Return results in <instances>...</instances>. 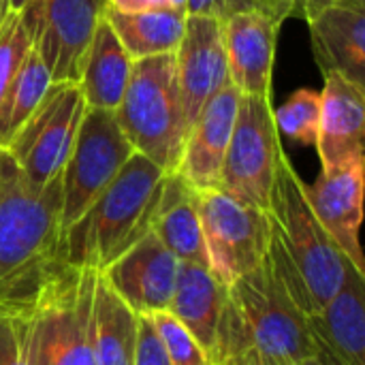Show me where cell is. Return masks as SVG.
Returning a JSON list of instances; mask_svg holds the SVG:
<instances>
[{
    "label": "cell",
    "instance_id": "6da1fadb",
    "mask_svg": "<svg viewBox=\"0 0 365 365\" xmlns=\"http://www.w3.org/2000/svg\"><path fill=\"white\" fill-rule=\"evenodd\" d=\"M60 210L62 175L38 188L0 150V306H32L66 265Z\"/></svg>",
    "mask_w": 365,
    "mask_h": 365
},
{
    "label": "cell",
    "instance_id": "7a4b0ae2",
    "mask_svg": "<svg viewBox=\"0 0 365 365\" xmlns=\"http://www.w3.org/2000/svg\"><path fill=\"white\" fill-rule=\"evenodd\" d=\"M304 180L282 152L269 197L267 261L304 317L321 310L342 287L353 263L312 212Z\"/></svg>",
    "mask_w": 365,
    "mask_h": 365
},
{
    "label": "cell",
    "instance_id": "3957f363",
    "mask_svg": "<svg viewBox=\"0 0 365 365\" xmlns=\"http://www.w3.org/2000/svg\"><path fill=\"white\" fill-rule=\"evenodd\" d=\"M165 178L158 165L135 152L113 182L62 233L64 263L103 274L152 231Z\"/></svg>",
    "mask_w": 365,
    "mask_h": 365
},
{
    "label": "cell",
    "instance_id": "277c9868",
    "mask_svg": "<svg viewBox=\"0 0 365 365\" xmlns=\"http://www.w3.org/2000/svg\"><path fill=\"white\" fill-rule=\"evenodd\" d=\"M252 346L263 365H299L314 355L306 317L265 261L227 287L212 365Z\"/></svg>",
    "mask_w": 365,
    "mask_h": 365
},
{
    "label": "cell",
    "instance_id": "5b68a950",
    "mask_svg": "<svg viewBox=\"0 0 365 365\" xmlns=\"http://www.w3.org/2000/svg\"><path fill=\"white\" fill-rule=\"evenodd\" d=\"M113 115L137 154L165 173H173L188 133L175 75V53L133 60L128 86Z\"/></svg>",
    "mask_w": 365,
    "mask_h": 365
},
{
    "label": "cell",
    "instance_id": "8992f818",
    "mask_svg": "<svg viewBox=\"0 0 365 365\" xmlns=\"http://www.w3.org/2000/svg\"><path fill=\"white\" fill-rule=\"evenodd\" d=\"M96 272L64 265L32 306L28 365H96L92 299Z\"/></svg>",
    "mask_w": 365,
    "mask_h": 365
},
{
    "label": "cell",
    "instance_id": "52a82bcc",
    "mask_svg": "<svg viewBox=\"0 0 365 365\" xmlns=\"http://www.w3.org/2000/svg\"><path fill=\"white\" fill-rule=\"evenodd\" d=\"M278 135L272 96L242 94L218 190L242 203L269 210L272 186L282 154Z\"/></svg>",
    "mask_w": 365,
    "mask_h": 365
},
{
    "label": "cell",
    "instance_id": "ba28073f",
    "mask_svg": "<svg viewBox=\"0 0 365 365\" xmlns=\"http://www.w3.org/2000/svg\"><path fill=\"white\" fill-rule=\"evenodd\" d=\"M197 207L207 267L227 287L265 261L272 242L267 210L242 203L218 188L197 190Z\"/></svg>",
    "mask_w": 365,
    "mask_h": 365
},
{
    "label": "cell",
    "instance_id": "9c48e42d",
    "mask_svg": "<svg viewBox=\"0 0 365 365\" xmlns=\"http://www.w3.org/2000/svg\"><path fill=\"white\" fill-rule=\"evenodd\" d=\"M86 109L77 83L47 88L38 107L4 148L30 184L43 188L62 175Z\"/></svg>",
    "mask_w": 365,
    "mask_h": 365
},
{
    "label": "cell",
    "instance_id": "30bf717a",
    "mask_svg": "<svg viewBox=\"0 0 365 365\" xmlns=\"http://www.w3.org/2000/svg\"><path fill=\"white\" fill-rule=\"evenodd\" d=\"M135 154L113 111L86 109L75 145L62 169V233L94 203Z\"/></svg>",
    "mask_w": 365,
    "mask_h": 365
},
{
    "label": "cell",
    "instance_id": "8fae6325",
    "mask_svg": "<svg viewBox=\"0 0 365 365\" xmlns=\"http://www.w3.org/2000/svg\"><path fill=\"white\" fill-rule=\"evenodd\" d=\"M32 6L34 47L49 68L51 83H77L107 0H32Z\"/></svg>",
    "mask_w": 365,
    "mask_h": 365
},
{
    "label": "cell",
    "instance_id": "7c38bea8",
    "mask_svg": "<svg viewBox=\"0 0 365 365\" xmlns=\"http://www.w3.org/2000/svg\"><path fill=\"white\" fill-rule=\"evenodd\" d=\"M175 53V75L186 130L205 103L229 83L225 26L205 15H186V26Z\"/></svg>",
    "mask_w": 365,
    "mask_h": 365
},
{
    "label": "cell",
    "instance_id": "4fadbf2b",
    "mask_svg": "<svg viewBox=\"0 0 365 365\" xmlns=\"http://www.w3.org/2000/svg\"><path fill=\"white\" fill-rule=\"evenodd\" d=\"M365 156L321 169L314 184H304L306 199L319 222L334 237L346 259L365 274L361 250Z\"/></svg>",
    "mask_w": 365,
    "mask_h": 365
},
{
    "label": "cell",
    "instance_id": "5bb4252c",
    "mask_svg": "<svg viewBox=\"0 0 365 365\" xmlns=\"http://www.w3.org/2000/svg\"><path fill=\"white\" fill-rule=\"evenodd\" d=\"M178 272L180 261L150 231L101 276L137 317H148L169 308Z\"/></svg>",
    "mask_w": 365,
    "mask_h": 365
},
{
    "label": "cell",
    "instance_id": "9a60e30c",
    "mask_svg": "<svg viewBox=\"0 0 365 365\" xmlns=\"http://www.w3.org/2000/svg\"><path fill=\"white\" fill-rule=\"evenodd\" d=\"M314 355L325 365H365V274L355 265L342 287L306 317Z\"/></svg>",
    "mask_w": 365,
    "mask_h": 365
},
{
    "label": "cell",
    "instance_id": "2e32d148",
    "mask_svg": "<svg viewBox=\"0 0 365 365\" xmlns=\"http://www.w3.org/2000/svg\"><path fill=\"white\" fill-rule=\"evenodd\" d=\"M240 98V90L229 81L205 103L186 133L180 163L173 173H178L195 190L218 188L220 169L235 126Z\"/></svg>",
    "mask_w": 365,
    "mask_h": 365
},
{
    "label": "cell",
    "instance_id": "e0dca14e",
    "mask_svg": "<svg viewBox=\"0 0 365 365\" xmlns=\"http://www.w3.org/2000/svg\"><path fill=\"white\" fill-rule=\"evenodd\" d=\"M222 26L229 81L240 90V94L272 96L276 38L282 24L265 11L252 9L231 15Z\"/></svg>",
    "mask_w": 365,
    "mask_h": 365
},
{
    "label": "cell",
    "instance_id": "ac0fdd59",
    "mask_svg": "<svg viewBox=\"0 0 365 365\" xmlns=\"http://www.w3.org/2000/svg\"><path fill=\"white\" fill-rule=\"evenodd\" d=\"M317 150L321 169L364 156L365 86L340 73H325Z\"/></svg>",
    "mask_w": 365,
    "mask_h": 365
},
{
    "label": "cell",
    "instance_id": "d6986e66",
    "mask_svg": "<svg viewBox=\"0 0 365 365\" xmlns=\"http://www.w3.org/2000/svg\"><path fill=\"white\" fill-rule=\"evenodd\" d=\"M319 68L365 86V9L329 6L308 19Z\"/></svg>",
    "mask_w": 365,
    "mask_h": 365
},
{
    "label": "cell",
    "instance_id": "ffe728a7",
    "mask_svg": "<svg viewBox=\"0 0 365 365\" xmlns=\"http://www.w3.org/2000/svg\"><path fill=\"white\" fill-rule=\"evenodd\" d=\"M225 306L227 284L207 265L180 261V272L167 312H171L199 340L210 359L216 349Z\"/></svg>",
    "mask_w": 365,
    "mask_h": 365
},
{
    "label": "cell",
    "instance_id": "44dd1931",
    "mask_svg": "<svg viewBox=\"0 0 365 365\" xmlns=\"http://www.w3.org/2000/svg\"><path fill=\"white\" fill-rule=\"evenodd\" d=\"M133 71V58L122 47L107 17L101 19L88 45L77 86L88 109L115 111Z\"/></svg>",
    "mask_w": 365,
    "mask_h": 365
},
{
    "label": "cell",
    "instance_id": "7402d4cb",
    "mask_svg": "<svg viewBox=\"0 0 365 365\" xmlns=\"http://www.w3.org/2000/svg\"><path fill=\"white\" fill-rule=\"evenodd\" d=\"M152 233L178 261L207 265L197 190L178 173H167L163 192L152 218Z\"/></svg>",
    "mask_w": 365,
    "mask_h": 365
},
{
    "label": "cell",
    "instance_id": "603a6c76",
    "mask_svg": "<svg viewBox=\"0 0 365 365\" xmlns=\"http://www.w3.org/2000/svg\"><path fill=\"white\" fill-rule=\"evenodd\" d=\"M139 317L96 274L92 299V346L96 365H133Z\"/></svg>",
    "mask_w": 365,
    "mask_h": 365
},
{
    "label": "cell",
    "instance_id": "cb8c5ba5",
    "mask_svg": "<svg viewBox=\"0 0 365 365\" xmlns=\"http://www.w3.org/2000/svg\"><path fill=\"white\" fill-rule=\"evenodd\" d=\"M105 17L133 60L173 53L186 26V11L178 9L122 13L107 6Z\"/></svg>",
    "mask_w": 365,
    "mask_h": 365
},
{
    "label": "cell",
    "instance_id": "d4e9b609",
    "mask_svg": "<svg viewBox=\"0 0 365 365\" xmlns=\"http://www.w3.org/2000/svg\"><path fill=\"white\" fill-rule=\"evenodd\" d=\"M49 86H51L49 68L43 62L36 47L32 45L21 68L17 71V75L13 77L11 86L6 88L0 101V150H4L13 141L19 128L38 107Z\"/></svg>",
    "mask_w": 365,
    "mask_h": 365
},
{
    "label": "cell",
    "instance_id": "484cf974",
    "mask_svg": "<svg viewBox=\"0 0 365 365\" xmlns=\"http://www.w3.org/2000/svg\"><path fill=\"white\" fill-rule=\"evenodd\" d=\"M34 6L9 11L0 26V101L34 45Z\"/></svg>",
    "mask_w": 365,
    "mask_h": 365
},
{
    "label": "cell",
    "instance_id": "4316f807",
    "mask_svg": "<svg viewBox=\"0 0 365 365\" xmlns=\"http://www.w3.org/2000/svg\"><path fill=\"white\" fill-rule=\"evenodd\" d=\"M321 118V92L302 88L274 111L276 128L297 145H314Z\"/></svg>",
    "mask_w": 365,
    "mask_h": 365
},
{
    "label": "cell",
    "instance_id": "83f0119b",
    "mask_svg": "<svg viewBox=\"0 0 365 365\" xmlns=\"http://www.w3.org/2000/svg\"><path fill=\"white\" fill-rule=\"evenodd\" d=\"M148 319L156 329L171 365H212L207 351L171 312H154L148 314Z\"/></svg>",
    "mask_w": 365,
    "mask_h": 365
},
{
    "label": "cell",
    "instance_id": "f1b7e54d",
    "mask_svg": "<svg viewBox=\"0 0 365 365\" xmlns=\"http://www.w3.org/2000/svg\"><path fill=\"white\" fill-rule=\"evenodd\" d=\"M32 306H0V365H28Z\"/></svg>",
    "mask_w": 365,
    "mask_h": 365
},
{
    "label": "cell",
    "instance_id": "f546056e",
    "mask_svg": "<svg viewBox=\"0 0 365 365\" xmlns=\"http://www.w3.org/2000/svg\"><path fill=\"white\" fill-rule=\"evenodd\" d=\"M133 365H171L165 349H163V342L148 317H139Z\"/></svg>",
    "mask_w": 365,
    "mask_h": 365
},
{
    "label": "cell",
    "instance_id": "4dcf8cb0",
    "mask_svg": "<svg viewBox=\"0 0 365 365\" xmlns=\"http://www.w3.org/2000/svg\"><path fill=\"white\" fill-rule=\"evenodd\" d=\"M252 9L263 11L259 0H186V15H205L220 21Z\"/></svg>",
    "mask_w": 365,
    "mask_h": 365
},
{
    "label": "cell",
    "instance_id": "1f68e13d",
    "mask_svg": "<svg viewBox=\"0 0 365 365\" xmlns=\"http://www.w3.org/2000/svg\"><path fill=\"white\" fill-rule=\"evenodd\" d=\"M340 4H346V6H364L365 9V0H293V13L299 11V15L308 21L310 17H314L323 9L340 6Z\"/></svg>",
    "mask_w": 365,
    "mask_h": 365
},
{
    "label": "cell",
    "instance_id": "d6a6232c",
    "mask_svg": "<svg viewBox=\"0 0 365 365\" xmlns=\"http://www.w3.org/2000/svg\"><path fill=\"white\" fill-rule=\"evenodd\" d=\"M109 9L122 11V13H139V11H152V9H171L169 0H107Z\"/></svg>",
    "mask_w": 365,
    "mask_h": 365
},
{
    "label": "cell",
    "instance_id": "836d02e7",
    "mask_svg": "<svg viewBox=\"0 0 365 365\" xmlns=\"http://www.w3.org/2000/svg\"><path fill=\"white\" fill-rule=\"evenodd\" d=\"M261 9L272 15L278 24H282L287 17L293 15V0H259Z\"/></svg>",
    "mask_w": 365,
    "mask_h": 365
},
{
    "label": "cell",
    "instance_id": "e575fe53",
    "mask_svg": "<svg viewBox=\"0 0 365 365\" xmlns=\"http://www.w3.org/2000/svg\"><path fill=\"white\" fill-rule=\"evenodd\" d=\"M216 365H263L261 364V357L257 355V351L252 346L244 349V351H237V353H231L227 357H222Z\"/></svg>",
    "mask_w": 365,
    "mask_h": 365
},
{
    "label": "cell",
    "instance_id": "d590c367",
    "mask_svg": "<svg viewBox=\"0 0 365 365\" xmlns=\"http://www.w3.org/2000/svg\"><path fill=\"white\" fill-rule=\"evenodd\" d=\"M32 0H9V9L11 11H19V9H24V6H28Z\"/></svg>",
    "mask_w": 365,
    "mask_h": 365
},
{
    "label": "cell",
    "instance_id": "8d00e7d4",
    "mask_svg": "<svg viewBox=\"0 0 365 365\" xmlns=\"http://www.w3.org/2000/svg\"><path fill=\"white\" fill-rule=\"evenodd\" d=\"M9 11H11L9 9V0H0V26H2V21H4V17H6Z\"/></svg>",
    "mask_w": 365,
    "mask_h": 365
},
{
    "label": "cell",
    "instance_id": "74e56055",
    "mask_svg": "<svg viewBox=\"0 0 365 365\" xmlns=\"http://www.w3.org/2000/svg\"><path fill=\"white\" fill-rule=\"evenodd\" d=\"M299 365H325V364H321V361H319L317 357H310V359H306L304 364H299Z\"/></svg>",
    "mask_w": 365,
    "mask_h": 365
}]
</instances>
